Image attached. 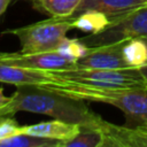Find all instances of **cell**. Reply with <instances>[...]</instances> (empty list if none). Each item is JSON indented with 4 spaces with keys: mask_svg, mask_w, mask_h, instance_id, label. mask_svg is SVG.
I'll list each match as a JSON object with an SVG mask.
<instances>
[{
    "mask_svg": "<svg viewBox=\"0 0 147 147\" xmlns=\"http://www.w3.org/2000/svg\"><path fill=\"white\" fill-rule=\"evenodd\" d=\"M20 111L47 115L54 119L87 126H99L103 121L90 110L84 100L38 85L16 86L10 101L0 109V116H14Z\"/></svg>",
    "mask_w": 147,
    "mask_h": 147,
    "instance_id": "cell-1",
    "label": "cell"
},
{
    "mask_svg": "<svg viewBox=\"0 0 147 147\" xmlns=\"http://www.w3.org/2000/svg\"><path fill=\"white\" fill-rule=\"evenodd\" d=\"M9 101H10V96H6V95L2 93V88L0 87V109L3 108Z\"/></svg>",
    "mask_w": 147,
    "mask_h": 147,
    "instance_id": "cell-19",
    "label": "cell"
},
{
    "mask_svg": "<svg viewBox=\"0 0 147 147\" xmlns=\"http://www.w3.org/2000/svg\"><path fill=\"white\" fill-rule=\"evenodd\" d=\"M145 6H147V0H146V2H145Z\"/></svg>",
    "mask_w": 147,
    "mask_h": 147,
    "instance_id": "cell-23",
    "label": "cell"
},
{
    "mask_svg": "<svg viewBox=\"0 0 147 147\" xmlns=\"http://www.w3.org/2000/svg\"><path fill=\"white\" fill-rule=\"evenodd\" d=\"M56 80L53 70L31 69L18 65L0 63V82L10 85L45 86Z\"/></svg>",
    "mask_w": 147,
    "mask_h": 147,
    "instance_id": "cell-9",
    "label": "cell"
},
{
    "mask_svg": "<svg viewBox=\"0 0 147 147\" xmlns=\"http://www.w3.org/2000/svg\"><path fill=\"white\" fill-rule=\"evenodd\" d=\"M146 42H147V37H145V38H142ZM139 70H140V72L142 74V76H144V78L146 79V82H147V63L145 64V65H142L141 68H139Z\"/></svg>",
    "mask_w": 147,
    "mask_h": 147,
    "instance_id": "cell-21",
    "label": "cell"
},
{
    "mask_svg": "<svg viewBox=\"0 0 147 147\" xmlns=\"http://www.w3.org/2000/svg\"><path fill=\"white\" fill-rule=\"evenodd\" d=\"M147 37V6L134 8L110 20L105 30L79 38L87 47H96L133 38Z\"/></svg>",
    "mask_w": 147,
    "mask_h": 147,
    "instance_id": "cell-5",
    "label": "cell"
},
{
    "mask_svg": "<svg viewBox=\"0 0 147 147\" xmlns=\"http://www.w3.org/2000/svg\"><path fill=\"white\" fill-rule=\"evenodd\" d=\"M124 41L88 47L86 54L76 61V68L124 69L130 68L123 56Z\"/></svg>",
    "mask_w": 147,
    "mask_h": 147,
    "instance_id": "cell-7",
    "label": "cell"
},
{
    "mask_svg": "<svg viewBox=\"0 0 147 147\" xmlns=\"http://www.w3.org/2000/svg\"><path fill=\"white\" fill-rule=\"evenodd\" d=\"M79 129H80L79 124L54 119V121L41 122V123L32 124V125H23L22 132L63 141V140L70 139L74 136H76Z\"/></svg>",
    "mask_w": 147,
    "mask_h": 147,
    "instance_id": "cell-11",
    "label": "cell"
},
{
    "mask_svg": "<svg viewBox=\"0 0 147 147\" xmlns=\"http://www.w3.org/2000/svg\"><path fill=\"white\" fill-rule=\"evenodd\" d=\"M72 29H78L83 32L95 34L101 32L110 23V18L98 10H86L77 16L71 17Z\"/></svg>",
    "mask_w": 147,
    "mask_h": 147,
    "instance_id": "cell-12",
    "label": "cell"
},
{
    "mask_svg": "<svg viewBox=\"0 0 147 147\" xmlns=\"http://www.w3.org/2000/svg\"><path fill=\"white\" fill-rule=\"evenodd\" d=\"M0 63L41 70H65L76 68V62L74 60H70L57 51H48L31 54H24L21 52H2L0 54Z\"/></svg>",
    "mask_w": 147,
    "mask_h": 147,
    "instance_id": "cell-6",
    "label": "cell"
},
{
    "mask_svg": "<svg viewBox=\"0 0 147 147\" xmlns=\"http://www.w3.org/2000/svg\"><path fill=\"white\" fill-rule=\"evenodd\" d=\"M11 1H13V0H0V17H1V15L7 10V8H8V6L10 5Z\"/></svg>",
    "mask_w": 147,
    "mask_h": 147,
    "instance_id": "cell-20",
    "label": "cell"
},
{
    "mask_svg": "<svg viewBox=\"0 0 147 147\" xmlns=\"http://www.w3.org/2000/svg\"><path fill=\"white\" fill-rule=\"evenodd\" d=\"M1 53H2V52H0V54H1Z\"/></svg>",
    "mask_w": 147,
    "mask_h": 147,
    "instance_id": "cell-24",
    "label": "cell"
},
{
    "mask_svg": "<svg viewBox=\"0 0 147 147\" xmlns=\"http://www.w3.org/2000/svg\"><path fill=\"white\" fill-rule=\"evenodd\" d=\"M71 17H49L21 28L2 31V34L15 36L21 45V53L31 54L56 51L60 42L72 29Z\"/></svg>",
    "mask_w": 147,
    "mask_h": 147,
    "instance_id": "cell-3",
    "label": "cell"
},
{
    "mask_svg": "<svg viewBox=\"0 0 147 147\" xmlns=\"http://www.w3.org/2000/svg\"><path fill=\"white\" fill-rule=\"evenodd\" d=\"M87 49L88 47L83 41H80V39H69L67 37L60 42L59 47L56 48L57 52L69 57L70 60H74L75 62L82 56H84Z\"/></svg>",
    "mask_w": 147,
    "mask_h": 147,
    "instance_id": "cell-17",
    "label": "cell"
},
{
    "mask_svg": "<svg viewBox=\"0 0 147 147\" xmlns=\"http://www.w3.org/2000/svg\"><path fill=\"white\" fill-rule=\"evenodd\" d=\"M145 2L146 0H82L79 7L71 17L86 10H98L106 14L111 20L134 8L145 6Z\"/></svg>",
    "mask_w": 147,
    "mask_h": 147,
    "instance_id": "cell-10",
    "label": "cell"
},
{
    "mask_svg": "<svg viewBox=\"0 0 147 147\" xmlns=\"http://www.w3.org/2000/svg\"><path fill=\"white\" fill-rule=\"evenodd\" d=\"M101 142L102 134L99 126L80 125L78 133L61 141L60 147H101Z\"/></svg>",
    "mask_w": 147,
    "mask_h": 147,
    "instance_id": "cell-15",
    "label": "cell"
},
{
    "mask_svg": "<svg viewBox=\"0 0 147 147\" xmlns=\"http://www.w3.org/2000/svg\"><path fill=\"white\" fill-rule=\"evenodd\" d=\"M99 129L102 134L101 147H147V131L141 127L119 126L103 119Z\"/></svg>",
    "mask_w": 147,
    "mask_h": 147,
    "instance_id": "cell-8",
    "label": "cell"
},
{
    "mask_svg": "<svg viewBox=\"0 0 147 147\" xmlns=\"http://www.w3.org/2000/svg\"><path fill=\"white\" fill-rule=\"evenodd\" d=\"M23 125H20L13 116H0V141L22 132Z\"/></svg>",
    "mask_w": 147,
    "mask_h": 147,
    "instance_id": "cell-18",
    "label": "cell"
},
{
    "mask_svg": "<svg viewBox=\"0 0 147 147\" xmlns=\"http://www.w3.org/2000/svg\"><path fill=\"white\" fill-rule=\"evenodd\" d=\"M141 129H144V130H146V131H147V127H141Z\"/></svg>",
    "mask_w": 147,
    "mask_h": 147,
    "instance_id": "cell-22",
    "label": "cell"
},
{
    "mask_svg": "<svg viewBox=\"0 0 147 147\" xmlns=\"http://www.w3.org/2000/svg\"><path fill=\"white\" fill-rule=\"evenodd\" d=\"M33 8L49 17H71L82 0H31Z\"/></svg>",
    "mask_w": 147,
    "mask_h": 147,
    "instance_id": "cell-13",
    "label": "cell"
},
{
    "mask_svg": "<svg viewBox=\"0 0 147 147\" xmlns=\"http://www.w3.org/2000/svg\"><path fill=\"white\" fill-rule=\"evenodd\" d=\"M60 144L56 139L20 132L0 141V147H60Z\"/></svg>",
    "mask_w": 147,
    "mask_h": 147,
    "instance_id": "cell-14",
    "label": "cell"
},
{
    "mask_svg": "<svg viewBox=\"0 0 147 147\" xmlns=\"http://www.w3.org/2000/svg\"><path fill=\"white\" fill-rule=\"evenodd\" d=\"M53 74L57 80L98 87H147V82L138 68H72L53 70Z\"/></svg>",
    "mask_w": 147,
    "mask_h": 147,
    "instance_id": "cell-4",
    "label": "cell"
},
{
    "mask_svg": "<svg viewBox=\"0 0 147 147\" xmlns=\"http://www.w3.org/2000/svg\"><path fill=\"white\" fill-rule=\"evenodd\" d=\"M44 87L70 98L111 105L125 115V125L147 127V87H98L57 79Z\"/></svg>",
    "mask_w": 147,
    "mask_h": 147,
    "instance_id": "cell-2",
    "label": "cell"
},
{
    "mask_svg": "<svg viewBox=\"0 0 147 147\" xmlns=\"http://www.w3.org/2000/svg\"><path fill=\"white\" fill-rule=\"evenodd\" d=\"M123 56L130 68H141L147 63V42L142 38L125 40Z\"/></svg>",
    "mask_w": 147,
    "mask_h": 147,
    "instance_id": "cell-16",
    "label": "cell"
}]
</instances>
